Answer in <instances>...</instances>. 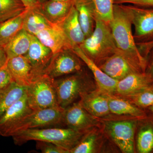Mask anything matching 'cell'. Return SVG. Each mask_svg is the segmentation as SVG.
I'll use <instances>...</instances> for the list:
<instances>
[{
  "instance_id": "1",
  "label": "cell",
  "mask_w": 153,
  "mask_h": 153,
  "mask_svg": "<svg viewBox=\"0 0 153 153\" xmlns=\"http://www.w3.org/2000/svg\"><path fill=\"white\" fill-rule=\"evenodd\" d=\"M109 25L117 49L146 71L147 59L140 52L132 32L131 21L121 4H114Z\"/></svg>"
},
{
  "instance_id": "2",
  "label": "cell",
  "mask_w": 153,
  "mask_h": 153,
  "mask_svg": "<svg viewBox=\"0 0 153 153\" xmlns=\"http://www.w3.org/2000/svg\"><path fill=\"white\" fill-rule=\"evenodd\" d=\"M87 131L67 127L29 129L17 132L12 137L14 143L18 146H21L29 141H44L60 146L69 152L77 145Z\"/></svg>"
},
{
  "instance_id": "3",
  "label": "cell",
  "mask_w": 153,
  "mask_h": 153,
  "mask_svg": "<svg viewBox=\"0 0 153 153\" xmlns=\"http://www.w3.org/2000/svg\"><path fill=\"white\" fill-rule=\"evenodd\" d=\"M79 47L97 65H100L118 50L109 23L101 20L97 16L93 33L85 38Z\"/></svg>"
},
{
  "instance_id": "4",
  "label": "cell",
  "mask_w": 153,
  "mask_h": 153,
  "mask_svg": "<svg viewBox=\"0 0 153 153\" xmlns=\"http://www.w3.org/2000/svg\"><path fill=\"white\" fill-rule=\"evenodd\" d=\"M58 105L65 108L76 102L83 94L97 88L94 78L82 69L54 80Z\"/></svg>"
},
{
  "instance_id": "5",
  "label": "cell",
  "mask_w": 153,
  "mask_h": 153,
  "mask_svg": "<svg viewBox=\"0 0 153 153\" xmlns=\"http://www.w3.org/2000/svg\"><path fill=\"white\" fill-rule=\"evenodd\" d=\"M138 120L134 118L105 119L102 122V130L123 153H134L135 134Z\"/></svg>"
},
{
  "instance_id": "6",
  "label": "cell",
  "mask_w": 153,
  "mask_h": 153,
  "mask_svg": "<svg viewBox=\"0 0 153 153\" xmlns=\"http://www.w3.org/2000/svg\"><path fill=\"white\" fill-rule=\"evenodd\" d=\"M55 79L44 74L33 79L27 87L28 104L33 110L60 106L57 102Z\"/></svg>"
},
{
  "instance_id": "7",
  "label": "cell",
  "mask_w": 153,
  "mask_h": 153,
  "mask_svg": "<svg viewBox=\"0 0 153 153\" xmlns=\"http://www.w3.org/2000/svg\"><path fill=\"white\" fill-rule=\"evenodd\" d=\"M64 110L61 107L57 106L33 111L17 125L12 137L17 132L25 130L57 127L63 124Z\"/></svg>"
},
{
  "instance_id": "8",
  "label": "cell",
  "mask_w": 153,
  "mask_h": 153,
  "mask_svg": "<svg viewBox=\"0 0 153 153\" xmlns=\"http://www.w3.org/2000/svg\"><path fill=\"white\" fill-rule=\"evenodd\" d=\"M121 5L134 25V37L136 43L153 41V8Z\"/></svg>"
},
{
  "instance_id": "9",
  "label": "cell",
  "mask_w": 153,
  "mask_h": 153,
  "mask_svg": "<svg viewBox=\"0 0 153 153\" xmlns=\"http://www.w3.org/2000/svg\"><path fill=\"white\" fill-rule=\"evenodd\" d=\"M84 64L73 49H64L53 55L44 74L57 79L81 71Z\"/></svg>"
},
{
  "instance_id": "10",
  "label": "cell",
  "mask_w": 153,
  "mask_h": 153,
  "mask_svg": "<svg viewBox=\"0 0 153 153\" xmlns=\"http://www.w3.org/2000/svg\"><path fill=\"white\" fill-rule=\"evenodd\" d=\"M98 66L105 74L118 81L132 73L146 72L142 66L118 49Z\"/></svg>"
},
{
  "instance_id": "11",
  "label": "cell",
  "mask_w": 153,
  "mask_h": 153,
  "mask_svg": "<svg viewBox=\"0 0 153 153\" xmlns=\"http://www.w3.org/2000/svg\"><path fill=\"white\" fill-rule=\"evenodd\" d=\"M99 119L88 112L79 101L74 102L65 108L63 116V125L67 128L81 131H88L99 127Z\"/></svg>"
},
{
  "instance_id": "12",
  "label": "cell",
  "mask_w": 153,
  "mask_h": 153,
  "mask_svg": "<svg viewBox=\"0 0 153 153\" xmlns=\"http://www.w3.org/2000/svg\"><path fill=\"white\" fill-rule=\"evenodd\" d=\"M33 110L28 104L27 95L12 105L0 117V135L12 137L14 129L21 120Z\"/></svg>"
},
{
  "instance_id": "13",
  "label": "cell",
  "mask_w": 153,
  "mask_h": 153,
  "mask_svg": "<svg viewBox=\"0 0 153 153\" xmlns=\"http://www.w3.org/2000/svg\"><path fill=\"white\" fill-rule=\"evenodd\" d=\"M53 55L51 49L42 44L36 36H32L30 48L24 55L32 66L33 79L44 74Z\"/></svg>"
},
{
  "instance_id": "14",
  "label": "cell",
  "mask_w": 153,
  "mask_h": 153,
  "mask_svg": "<svg viewBox=\"0 0 153 153\" xmlns=\"http://www.w3.org/2000/svg\"><path fill=\"white\" fill-rule=\"evenodd\" d=\"M79 101L88 112L97 118H102L111 114L108 94L97 88L82 94Z\"/></svg>"
},
{
  "instance_id": "15",
  "label": "cell",
  "mask_w": 153,
  "mask_h": 153,
  "mask_svg": "<svg viewBox=\"0 0 153 153\" xmlns=\"http://www.w3.org/2000/svg\"><path fill=\"white\" fill-rule=\"evenodd\" d=\"M73 50L92 72L97 89L108 94H114L118 81L103 72L79 46L74 47Z\"/></svg>"
},
{
  "instance_id": "16",
  "label": "cell",
  "mask_w": 153,
  "mask_h": 153,
  "mask_svg": "<svg viewBox=\"0 0 153 153\" xmlns=\"http://www.w3.org/2000/svg\"><path fill=\"white\" fill-rule=\"evenodd\" d=\"M153 84V79L146 72H137L118 81L114 95L126 97Z\"/></svg>"
},
{
  "instance_id": "17",
  "label": "cell",
  "mask_w": 153,
  "mask_h": 153,
  "mask_svg": "<svg viewBox=\"0 0 153 153\" xmlns=\"http://www.w3.org/2000/svg\"><path fill=\"white\" fill-rule=\"evenodd\" d=\"M36 37L53 54L66 49H73L66 35L58 25H52L39 32Z\"/></svg>"
},
{
  "instance_id": "18",
  "label": "cell",
  "mask_w": 153,
  "mask_h": 153,
  "mask_svg": "<svg viewBox=\"0 0 153 153\" xmlns=\"http://www.w3.org/2000/svg\"><path fill=\"white\" fill-rule=\"evenodd\" d=\"M7 65L14 82L25 87L30 85L33 79L32 66L25 55L8 59Z\"/></svg>"
},
{
  "instance_id": "19",
  "label": "cell",
  "mask_w": 153,
  "mask_h": 153,
  "mask_svg": "<svg viewBox=\"0 0 153 153\" xmlns=\"http://www.w3.org/2000/svg\"><path fill=\"white\" fill-rule=\"evenodd\" d=\"M66 35L72 49L79 46L85 38L80 23L78 13L73 5L63 21L58 24Z\"/></svg>"
},
{
  "instance_id": "20",
  "label": "cell",
  "mask_w": 153,
  "mask_h": 153,
  "mask_svg": "<svg viewBox=\"0 0 153 153\" xmlns=\"http://www.w3.org/2000/svg\"><path fill=\"white\" fill-rule=\"evenodd\" d=\"M96 127L86 132L79 143L69 151V153L100 152L104 143L103 130Z\"/></svg>"
},
{
  "instance_id": "21",
  "label": "cell",
  "mask_w": 153,
  "mask_h": 153,
  "mask_svg": "<svg viewBox=\"0 0 153 153\" xmlns=\"http://www.w3.org/2000/svg\"><path fill=\"white\" fill-rule=\"evenodd\" d=\"M108 95L111 113L116 115L129 116L139 120L146 118V114L142 108L135 105L128 100L114 94Z\"/></svg>"
},
{
  "instance_id": "22",
  "label": "cell",
  "mask_w": 153,
  "mask_h": 153,
  "mask_svg": "<svg viewBox=\"0 0 153 153\" xmlns=\"http://www.w3.org/2000/svg\"><path fill=\"white\" fill-rule=\"evenodd\" d=\"M73 5L74 0L67 1L47 0L41 3L38 7L49 22L58 25L67 16Z\"/></svg>"
},
{
  "instance_id": "23",
  "label": "cell",
  "mask_w": 153,
  "mask_h": 153,
  "mask_svg": "<svg viewBox=\"0 0 153 153\" xmlns=\"http://www.w3.org/2000/svg\"><path fill=\"white\" fill-rule=\"evenodd\" d=\"M74 6L78 13L80 25L85 38L93 33L97 15L95 8L90 0H74Z\"/></svg>"
},
{
  "instance_id": "24",
  "label": "cell",
  "mask_w": 153,
  "mask_h": 153,
  "mask_svg": "<svg viewBox=\"0 0 153 153\" xmlns=\"http://www.w3.org/2000/svg\"><path fill=\"white\" fill-rule=\"evenodd\" d=\"M39 6L28 8L23 25V29L30 35L34 36L54 25L49 22L42 14L39 10Z\"/></svg>"
},
{
  "instance_id": "25",
  "label": "cell",
  "mask_w": 153,
  "mask_h": 153,
  "mask_svg": "<svg viewBox=\"0 0 153 153\" xmlns=\"http://www.w3.org/2000/svg\"><path fill=\"white\" fill-rule=\"evenodd\" d=\"M33 35L24 29L17 33L4 48L8 59L12 57L25 55L29 50Z\"/></svg>"
},
{
  "instance_id": "26",
  "label": "cell",
  "mask_w": 153,
  "mask_h": 153,
  "mask_svg": "<svg viewBox=\"0 0 153 153\" xmlns=\"http://www.w3.org/2000/svg\"><path fill=\"white\" fill-rule=\"evenodd\" d=\"M28 8L16 16L0 22V46L4 47L23 29L24 20Z\"/></svg>"
},
{
  "instance_id": "27",
  "label": "cell",
  "mask_w": 153,
  "mask_h": 153,
  "mask_svg": "<svg viewBox=\"0 0 153 153\" xmlns=\"http://www.w3.org/2000/svg\"><path fill=\"white\" fill-rule=\"evenodd\" d=\"M27 87L15 82L8 87L0 90V117L15 102L26 94Z\"/></svg>"
},
{
  "instance_id": "28",
  "label": "cell",
  "mask_w": 153,
  "mask_h": 153,
  "mask_svg": "<svg viewBox=\"0 0 153 153\" xmlns=\"http://www.w3.org/2000/svg\"><path fill=\"white\" fill-rule=\"evenodd\" d=\"M137 150L139 153H149L153 151V123L152 120L141 126L137 139Z\"/></svg>"
},
{
  "instance_id": "29",
  "label": "cell",
  "mask_w": 153,
  "mask_h": 153,
  "mask_svg": "<svg viewBox=\"0 0 153 153\" xmlns=\"http://www.w3.org/2000/svg\"><path fill=\"white\" fill-rule=\"evenodd\" d=\"M26 8L20 0H0V22L16 16Z\"/></svg>"
},
{
  "instance_id": "30",
  "label": "cell",
  "mask_w": 153,
  "mask_h": 153,
  "mask_svg": "<svg viewBox=\"0 0 153 153\" xmlns=\"http://www.w3.org/2000/svg\"><path fill=\"white\" fill-rule=\"evenodd\" d=\"M141 108L153 105V84L145 88L133 95L124 97Z\"/></svg>"
},
{
  "instance_id": "31",
  "label": "cell",
  "mask_w": 153,
  "mask_h": 153,
  "mask_svg": "<svg viewBox=\"0 0 153 153\" xmlns=\"http://www.w3.org/2000/svg\"><path fill=\"white\" fill-rule=\"evenodd\" d=\"M95 8L97 16L107 23L112 20L114 0H90Z\"/></svg>"
},
{
  "instance_id": "32",
  "label": "cell",
  "mask_w": 153,
  "mask_h": 153,
  "mask_svg": "<svg viewBox=\"0 0 153 153\" xmlns=\"http://www.w3.org/2000/svg\"><path fill=\"white\" fill-rule=\"evenodd\" d=\"M37 149L43 153H69V151L49 142L36 141Z\"/></svg>"
},
{
  "instance_id": "33",
  "label": "cell",
  "mask_w": 153,
  "mask_h": 153,
  "mask_svg": "<svg viewBox=\"0 0 153 153\" xmlns=\"http://www.w3.org/2000/svg\"><path fill=\"white\" fill-rule=\"evenodd\" d=\"M14 82L7 63L0 68V90L5 89Z\"/></svg>"
},
{
  "instance_id": "34",
  "label": "cell",
  "mask_w": 153,
  "mask_h": 153,
  "mask_svg": "<svg viewBox=\"0 0 153 153\" xmlns=\"http://www.w3.org/2000/svg\"><path fill=\"white\" fill-rule=\"evenodd\" d=\"M114 4H130L142 7L153 8V0H114Z\"/></svg>"
},
{
  "instance_id": "35",
  "label": "cell",
  "mask_w": 153,
  "mask_h": 153,
  "mask_svg": "<svg viewBox=\"0 0 153 153\" xmlns=\"http://www.w3.org/2000/svg\"><path fill=\"white\" fill-rule=\"evenodd\" d=\"M146 72L153 79V46L151 49L147 57V64Z\"/></svg>"
},
{
  "instance_id": "36",
  "label": "cell",
  "mask_w": 153,
  "mask_h": 153,
  "mask_svg": "<svg viewBox=\"0 0 153 153\" xmlns=\"http://www.w3.org/2000/svg\"><path fill=\"white\" fill-rule=\"evenodd\" d=\"M27 8H31L37 7L40 4L38 0H20Z\"/></svg>"
},
{
  "instance_id": "37",
  "label": "cell",
  "mask_w": 153,
  "mask_h": 153,
  "mask_svg": "<svg viewBox=\"0 0 153 153\" xmlns=\"http://www.w3.org/2000/svg\"><path fill=\"white\" fill-rule=\"evenodd\" d=\"M8 58L4 47L0 46V68L7 63Z\"/></svg>"
},
{
  "instance_id": "38",
  "label": "cell",
  "mask_w": 153,
  "mask_h": 153,
  "mask_svg": "<svg viewBox=\"0 0 153 153\" xmlns=\"http://www.w3.org/2000/svg\"><path fill=\"white\" fill-rule=\"evenodd\" d=\"M142 48L144 52L149 53L151 49L153 46V41L147 42V43H142L141 44Z\"/></svg>"
},
{
  "instance_id": "39",
  "label": "cell",
  "mask_w": 153,
  "mask_h": 153,
  "mask_svg": "<svg viewBox=\"0 0 153 153\" xmlns=\"http://www.w3.org/2000/svg\"><path fill=\"white\" fill-rule=\"evenodd\" d=\"M148 108V109H149V110L153 114V105H152V106L149 107Z\"/></svg>"
},
{
  "instance_id": "40",
  "label": "cell",
  "mask_w": 153,
  "mask_h": 153,
  "mask_svg": "<svg viewBox=\"0 0 153 153\" xmlns=\"http://www.w3.org/2000/svg\"><path fill=\"white\" fill-rule=\"evenodd\" d=\"M51 1H67L70 0H51Z\"/></svg>"
},
{
  "instance_id": "41",
  "label": "cell",
  "mask_w": 153,
  "mask_h": 153,
  "mask_svg": "<svg viewBox=\"0 0 153 153\" xmlns=\"http://www.w3.org/2000/svg\"><path fill=\"white\" fill-rule=\"evenodd\" d=\"M38 1H39V2L40 3H42L46 1H47V0H38Z\"/></svg>"
},
{
  "instance_id": "42",
  "label": "cell",
  "mask_w": 153,
  "mask_h": 153,
  "mask_svg": "<svg viewBox=\"0 0 153 153\" xmlns=\"http://www.w3.org/2000/svg\"><path fill=\"white\" fill-rule=\"evenodd\" d=\"M152 121V122L153 123V119H152V120H151Z\"/></svg>"
}]
</instances>
